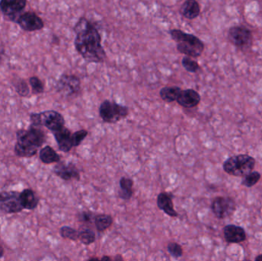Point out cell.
I'll list each match as a JSON object with an SVG mask.
<instances>
[{
	"label": "cell",
	"mask_w": 262,
	"mask_h": 261,
	"mask_svg": "<svg viewBox=\"0 0 262 261\" xmlns=\"http://www.w3.org/2000/svg\"><path fill=\"white\" fill-rule=\"evenodd\" d=\"M211 207L218 218L223 219L232 215L235 210V203L231 198L217 197L213 200Z\"/></svg>",
	"instance_id": "obj_10"
},
{
	"label": "cell",
	"mask_w": 262,
	"mask_h": 261,
	"mask_svg": "<svg viewBox=\"0 0 262 261\" xmlns=\"http://www.w3.org/2000/svg\"><path fill=\"white\" fill-rule=\"evenodd\" d=\"M26 0H2L0 1V10L3 14L9 16L11 20L16 22L19 13L26 6Z\"/></svg>",
	"instance_id": "obj_12"
},
{
	"label": "cell",
	"mask_w": 262,
	"mask_h": 261,
	"mask_svg": "<svg viewBox=\"0 0 262 261\" xmlns=\"http://www.w3.org/2000/svg\"><path fill=\"white\" fill-rule=\"evenodd\" d=\"M96 239L94 232L90 228H83L79 230L78 240L84 245H90L93 244Z\"/></svg>",
	"instance_id": "obj_25"
},
{
	"label": "cell",
	"mask_w": 262,
	"mask_h": 261,
	"mask_svg": "<svg viewBox=\"0 0 262 261\" xmlns=\"http://www.w3.org/2000/svg\"><path fill=\"white\" fill-rule=\"evenodd\" d=\"M255 261H262V254L259 255L256 257Z\"/></svg>",
	"instance_id": "obj_37"
},
{
	"label": "cell",
	"mask_w": 262,
	"mask_h": 261,
	"mask_svg": "<svg viewBox=\"0 0 262 261\" xmlns=\"http://www.w3.org/2000/svg\"><path fill=\"white\" fill-rule=\"evenodd\" d=\"M101 261H113L112 260L111 258L109 256H107V255H104V256H102V258L101 259Z\"/></svg>",
	"instance_id": "obj_35"
},
{
	"label": "cell",
	"mask_w": 262,
	"mask_h": 261,
	"mask_svg": "<svg viewBox=\"0 0 262 261\" xmlns=\"http://www.w3.org/2000/svg\"><path fill=\"white\" fill-rule=\"evenodd\" d=\"M129 114L127 107L118 105L116 102L106 100L99 107V115L103 121L107 123H116L126 118Z\"/></svg>",
	"instance_id": "obj_5"
},
{
	"label": "cell",
	"mask_w": 262,
	"mask_h": 261,
	"mask_svg": "<svg viewBox=\"0 0 262 261\" xmlns=\"http://www.w3.org/2000/svg\"><path fill=\"white\" fill-rule=\"evenodd\" d=\"M17 142L31 145L36 148L41 147L45 142L44 133L33 125L29 129H19L16 133Z\"/></svg>",
	"instance_id": "obj_6"
},
{
	"label": "cell",
	"mask_w": 262,
	"mask_h": 261,
	"mask_svg": "<svg viewBox=\"0 0 262 261\" xmlns=\"http://www.w3.org/2000/svg\"><path fill=\"white\" fill-rule=\"evenodd\" d=\"M87 261H101V259H99L97 257H92L90 258V259H89Z\"/></svg>",
	"instance_id": "obj_36"
},
{
	"label": "cell",
	"mask_w": 262,
	"mask_h": 261,
	"mask_svg": "<svg viewBox=\"0 0 262 261\" xmlns=\"http://www.w3.org/2000/svg\"><path fill=\"white\" fill-rule=\"evenodd\" d=\"M17 93L21 97H26L29 94V88L24 80H20L17 82L15 86Z\"/></svg>",
	"instance_id": "obj_32"
},
{
	"label": "cell",
	"mask_w": 262,
	"mask_h": 261,
	"mask_svg": "<svg viewBox=\"0 0 262 261\" xmlns=\"http://www.w3.org/2000/svg\"><path fill=\"white\" fill-rule=\"evenodd\" d=\"M17 23L25 31L34 32L42 30L44 22L42 19L32 12H26L20 14L17 19Z\"/></svg>",
	"instance_id": "obj_11"
},
{
	"label": "cell",
	"mask_w": 262,
	"mask_h": 261,
	"mask_svg": "<svg viewBox=\"0 0 262 261\" xmlns=\"http://www.w3.org/2000/svg\"><path fill=\"white\" fill-rule=\"evenodd\" d=\"M29 83H30L31 87H32L33 94H39L44 91V86H43L42 82H41V80L38 77H30Z\"/></svg>",
	"instance_id": "obj_31"
},
{
	"label": "cell",
	"mask_w": 262,
	"mask_h": 261,
	"mask_svg": "<svg viewBox=\"0 0 262 261\" xmlns=\"http://www.w3.org/2000/svg\"><path fill=\"white\" fill-rule=\"evenodd\" d=\"M182 89L177 86L163 87L159 91V96L163 101L173 103L177 100Z\"/></svg>",
	"instance_id": "obj_19"
},
{
	"label": "cell",
	"mask_w": 262,
	"mask_h": 261,
	"mask_svg": "<svg viewBox=\"0 0 262 261\" xmlns=\"http://www.w3.org/2000/svg\"><path fill=\"white\" fill-rule=\"evenodd\" d=\"M20 199H21L23 208L29 209V210L35 208L38 203L36 195L31 189H26L23 191L20 194Z\"/></svg>",
	"instance_id": "obj_20"
},
{
	"label": "cell",
	"mask_w": 262,
	"mask_h": 261,
	"mask_svg": "<svg viewBox=\"0 0 262 261\" xmlns=\"http://www.w3.org/2000/svg\"><path fill=\"white\" fill-rule=\"evenodd\" d=\"M228 40L237 48H248L252 42V34L248 28L245 27H233L228 31Z\"/></svg>",
	"instance_id": "obj_7"
},
{
	"label": "cell",
	"mask_w": 262,
	"mask_h": 261,
	"mask_svg": "<svg viewBox=\"0 0 262 261\" xmlns=\"http://www.w3.org/2000/svg\"><path fill=\"white\" fill-rule=\"evenodd\" d=\"M113 261H124V259L121 254H116V256L113 257Z\"/></svg>",
	"instance_id": "obj_34"
},
{
	"label": "cell",
	"mask_w": 262,
	"mask_h": 261,
	"mask_svg": "<svg viewBox=\"0 0 262 261\" xmlns=\"http://www.w3.org/2000/svg\"><path fill=\"white\" fill-rule=\"evenodd\" d=\"M3 255V247L0 246V257Z\"/></svg>",
	"instance_id": "obj_38"
},
{
	"label": "cell",
	"mask_w": 262,
	"mask_h": 261,
	"mask_svg": "<svg viewBox=\"0 0 262 261\" xmlns=\"http://www.w3.org/2000/svg\"><path fill=\"white\" fill-rule=\"evenodd\" d=\"M39 157L41 161L44 164L59 163L60 160H61L60 155L50 146H44L41 149Z\"/></svg>",
	"instance_id": "obj_22"
},
{
	"label": "cell",
	"mask_w": 262,
	"mask_h": 261,
	"mask_svg": "<svg viewBox=\"0 0 262 261\" xmlns=\"http://www.w3.org/2000/svg\"><path fill=\"white\" fill-rule=\"evenodd\" d=\"M91 218L92 214L89 212H81V213L79 215L80 221H82V222H90V220H91Z\"/></svg>",
	"instance_id": "obj_33"
},
{
	"label": "cell",
	"mask_w": 262,
	"mask_h": 261,
	"mask_svg": "<svg viewBox=\"0 0 262 261\" xmlns=\"http://www.w3.org/2000/svg\"><path fill=\"white\" fill-rule=\"evenodd\" d=\"M23 207L18 192H9L0 193V211L6 213L21 212Z\"/></svg>",
	"instance_id": "obj_9"
},
{
	"label": "cell",
	"mask_w": 262,
	"mask_h": 261,
	"mask_svg": "<svg viewBox=\"0 0 262 261\" xmlns=\"http://www.w3.org/2000/svg\"><path fill=\"white\" fill-rule=\"evenodd\" d=\"M56 88L64 97L76 95L81 91V81L74 74H63L57 83Z\"/></svg>",
	"instance_id": "obj_8"
},
{
	"label": "cell",
	"mask_w": 262,
	"mask_h": 261,
	"mask_svg": "<svg viewBox=\"0 0 262 261\" xmlns=\"http://www.w3.org/2000/svg\"><path fill=\"white\" fill-rule=\"evenodd\" d=\"M38 152V148L26 143L17 142L15 146V152L19 157H32Z\"/></svg>",
	"instance_id": "obj_24"
},
{
	"label": "cell",
	"mask_w": 262,
	"mask_h": 261,
	"mask_svg": "<svg viewBox=\"0 0 262 261\" xmlns=\"http://www.w3.org/2000/svg\"><path fill=\"white\" fill-rule=\"evenodd\" d=\"M31 121L35 126H45L52 132L59 130L64 127L65 120L59 113L55 111H47L39 114H32Z\"/></svg>",
	"instance_id": "obj_4"
},
{
	"label": "cell",
	"mask_w": 262,
	"mask_h": 261,
	"mask_svg": "<svg viewBox=\"0 0 262 261\" xmlns=\"http://www.w3.org/2000/svg\"><path fill=\"white\" fill-rule=\"evenodd\" d=\"M167 250L173 257L178 259L183 254L182 246L176 242H170L167 245Z\"/></svg>",
	"instance_id": "obj_29"
},
{
	"label": "cell",
	"mask_w": 262,
	"mask_h": 261,
	"mask_svg": "<svg viewBox=\"0 0 262 261\" xmlns=\"http://www.w3.org/2000/svg\"><path fill=\"white\" fill-rule=\"evenodd\" d=\"M54 172L58 175L61 179L69 181V180L76 179L80 180V172L78 168L73 163H60L55 166L54 169Z\"/></svg>",
	"instance_id": "obj_13"
},
{
	"label": "cell",
	"mask_w": 262,
	"mask_h": 261,
	"mask_svg": "<svg viewBox=\"0 0 262 261\" xmlns=\"http://www.w3.org/2000/svg\"><path fill=\"white\" fill-rule=\"evenodd\" d=\"M200 100L201 97L197 91L193 89H186L182 90L176 102L182 108L190 109L197 107Z\"/></svg>",
	"instance_id": "obj_14"
},
{
	"label": "cell",
	"mask_w": 262,
	"mask_h": 261,
	"mask_svg": "<svg viewBox=\"0 0 262 261\" xmlns=\"http://www.w3.org/2000/svg\"><path fill=\"white\" fill-rule=\"evenodd\" d=\"M224 236L227 242L231 244H237L245 241L246 238V233L245 230L239 226L230 225L224 227Z\"/></svg>",
	"instance_id": "obj_17"
},
{
	"label": "cell",
	"mask_w": 262,
	"mask_h": 261,
	"mask_svg": "<svg viewBox=\"0 0 262 261\" xmlns=\"http://www.w3.org/2000/svg\"><path fill=\"white\" fill-rule=\"evenodd\" d=\"M87 135H88V132L85 129H80V130L72 134V139L74 147L79 146L84 141V139L87 137Z\"/></svg>",
	"instance_id": "obj_30"
},
{
	"label": "cell",
	"mask_w": 262,
	"mask_h": 261,
	"mask_svg": "<svg viewBox=\"0 0 262 261\" xmlns=\"http://www.w3.org/2000/svg\"><path fill=\"white\" fill-rule=\"evenodd\" d=\"M169 33L172 39L177 43L176 48L181 54L187 57L198 58L203 53V42L194 35L184 33L180 30H171Z\"/></svg>",
	"instance_id": "obj_2"
},
{
	"label": "cell",
	"mask_w": 262,
	"mask_h": 261,
	"mask_svg": "<svg viewBox=\"0 0 262 261\" xmlns=\"http://www.w3.org/2000/svg\"><path fill=\"white\" fill-rule=\"evenodd\" d=\"M156 204L158 207L169 216L172 218H176L179 216V214L175 210L173 198L167 192H161L158 195Z\"/></svg>",
	"instance_id": "obj_16"
},
{
	"label": "cell",
	"mask_w": 262,
	"mask_h": 261,
	"mask_svg": "<svg viewBox=\"0 0 262 261\" xmlns=\"http://www.w3.org/2000/svg\"><path fill=\"white\" fill-rule=\"evenodd\" d=\"M260 175L259 172H252L251 173L244 177L242 180V185L246 187H252L254 185L257 184V181L260 180Z\"/></svg>",
	"instance_id": "obj_28"
},
{
	"label": "cell",
	"mask_w": 262,
	"mask_h": 261,
	"mask_svg": "<svg viewBox=\"0 0 262 261\" xmlns=\"http://www.w3.org/2000/svg\"><path fill=\"white\" fill-rule=\"evenodd\" d=\"M60 233L63 238L70 240V241H76L78 240V233L79 231L68 227V226H64L60 229Z\"/></svg>",
	"instance_id": "obj_26"
},
{
	"label": "cell",
	"mask_w": 262,
	"mask_h": 261,
	"mask_svg": "<svg viewBox=\"0 0 262 261\" xmlns=\"http://www.w3.org/2000/svg\"><path fill=\"white\" fill-rule=\"evenodd\" d=\"M54 137L58 145V149L61 152H68L74 147L72 143V134L65 126L59 130L53 133Z\"/></svg>",
	"instance_id": "obj_15"
},
{
	"label": "cell",
	"mask_w": 262,
	"mask_h": 261,
	"mask_svg": "<svg viewBox=\"0 0 262 261\" xmlns=\"http://www.w3.org/2000/svg\"><path fill=\"white\" fill-rule=\"evenodd\" d=\"M201 8L196 0H186L181 6L179 13L185 19H196L200 14Z\"/></svg>",
	"instance_id": "obj_18"
},
{
	"label": "cell",
	"mask_w": 262,
	"mask_h": 261,
	"mask_svg": "<svg viewBox=\"0 0 262 261\" xmlns=\"http://www.w3.org/2000/svg\"><path fill=\"white\" fill-rule=\"evenodd\" d=\"M121 190L118 192L120 198L123 200H130L133 195V181L131 178L122 177L119 181Z\"/></svg>",
	"instance_id": "obj_21"
},
{
	"label": "cell",
	"mask_w": 262,
	"mask_h": 261,
	"mask_svg": "<svg viewBox=\"0 0 262 261\" xmlns=\"http://www.w3.org/2000/svg\"><path fill=\"white\" fill-rule=\"evenodd\" d=\"M182 65L185 68V70H186L189 73H196L200 68L197 62L193 60L191 58L187 57V56H185L182 59Z\"/></svg>",
	"instance_id": "obj_27"
},
{
	"label": "cell",
	"mask_w": 262,
	"mask_h": 261,
	"mask_svg": "<svg viewBox=\"0 0 262 261\" xmlns=\"http://www.w3.org/2000/svg\"><path fill=\"white\" fill-rule=\"evenodd\" d=\"M75 47L78 54L89 63L105 62V51L101 45V37L96 27L85 17L80 18L74 27Z\"/></svg>",
	"instance_id": "obj_1"
},
{
	"label": "cell",
	"mask_w": 262,
	"mask_h": 261,
	"mask_svg": "<svg viewBox=\"0 0 262 261\" xmlns=\"http://www.w3.org/2000/svg\"><path fill=\"white\" fill-rule=\"evenodd\" d=\"M255 166V160L245 154L234 155L225 160L223 169L226 173L234 176H246L252 172Z\"/></svg>",
	"instance_id": "obj_3"
},
{
	"label": "cell",
	"mask_w": 262,
	"mask_h": 261,
	"mask_svg": "<svg viewBox=\"0 0 262 261\" xmlns=\"http://www.w3.org/2000/svg\"><path fill=\"white\" fill-rule=\"evenodd\" d=\"M94 224L98 231L104 232V230L111 227L113 224V218L106 214L97 215L94 217Z\"/></svg>",
	"instance_id": "obj_23"
}]
</instances>
